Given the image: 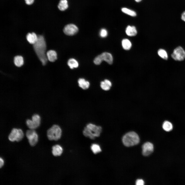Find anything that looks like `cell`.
<instances>
[{
    "label": "cell",
    "mask_w": 185,
    "mask_h": 185,
    "mask_svg": "<svg viewBox=\"0 0 185 185\" xmlns=\"http://www.w3.org/2000/svg\"><path fill=\"white\" fill-rule=\"evenodd\" d=\"M34 49L43 65L47 63L48 59L45 54L46 45L45 39L42 35H38V40L33 44Z\"/></svg>",
    "instance_id": "cell-1"
},
{
    "label": "cell",
    "mask_w": 185,
    "mask_h": 185,
    "mask_svg": "<svg viewBox=\"0 0 185 185\" xmlns=\"http://www.w3.org/2000/svg\"><path fill=\"white\" fill-rule=\"evenodd\" d=\"M102 128L91 123L87 124L83 131L84 135L90 139H94L96 137L100 136L102 131Z\"/></svg>",
    "instance_id": "cell-2"
},
{
    "label": "cell",
    "mask_w": 185,
    "mask_h": 185,
    "mask_svg": "<svg viewBox=\"0 0 185 185\" xmlns=\"http://www.w3.org/2000/svg\"><path fill=\"white\" fill-rule=\"evenodd\" d=\"M122 141L125 146L130 147L138 144L140 142V138L136 133L132 131L125 134L122 138Z\"/></svg>",
    "instance_id": "cell-3"
},
{
    "label": "cell",
    "mask_w": 185,
    "mask_h": 185,
    "mask_svg": "<svg viewBox=\"0 0 185 185\" xmlns=\"http://www.w3.org/2000/svg\"><path fill=\"white\" fill-rule=\"evenodd\" d=\"M62 134V130L58 125H54L47 131V136L50 140L57 141L60 139Z\"/></svg>",
    "instance_id": "cell-4"
},
{
    "label": "cell",
    "mask_w": 185,
    "mask_h": 185,
    "mask_svg": "<svg viewBox=\"0 0 185 185\" xmlns=\"http://www.w3.org/2000/svg\"><path fill=\"white\" fill-rule=\"evenodd\" d=\"M24 136V134L22 131L20 129L13 128L9 134L8 138L11 142L20 141Z\"/></svg>",
    "instance_id": "cell-5"
},
{
    "label": "cell",
    "mask_w": 185,
    "mask_h": 185,
    "mask_svg": "<svg viewBox=\"0 0 185 185\" xmlns=\"http://www.w3.org/2000/svg\"><path fill=\"white\" fill-rule=\"evenodd\" d=\"M41 118L38 114L33 115L32 117V120L27 119L26 123L28 127L31 129H34L39 126L40 123Z\"/></svg>",
    "instance_id": "cell-6"
},
{
    "label": "cell",
    "mask_w": 185,
    "mask_h": 185,
    "mask_svg": "<svg viewBox=\"0 0 185 185\" xmlns=\"http://www.w3.org/2000/svg\"><path fill=\"white\" fill-rule=\"evenodd\" d=\"M26 135L30 145L32 146L35 145L38 141V134L35 131L31 129L27 130Z\"/></svg>",
    "instance_id": "cell-7"
},
{
    "label": "cell",
    "mask_w": 185,
    "mask_h": 185,
    "mask_svg": "<svg viewBox=\"0 0 185 185\" xmlns=\"http://www.w3.org/2000/svg\"><path fill=\"white\" fill-rule=\"evenodd\" d=\"M171 57L175 60L181 61L185 58V51L181 47H178L174 50Z\"/></svg>",
    "instance_id": "cell-8"
},
{
    "label": "cell",
    "mask_w": 185,
    "mask_h": 185,
    "mask_svg": "<svg viewBox=\"0 0 185 185\" xmlns=\"http://www.w3.org/2000/svg\"><path fill=\"white\" fill-rule=\"evenodd\" d=\"M77 26L74 24H70L66 25L63 29L64 33L69 36H72L75 34L78 31Z\"/></svg>",
    "instance_id": "cell-9"
},
{
    "label": "cell",
    "mask_w": 185,
    "mask_h": 185,
    "mask_svg": "<svg viewBox=\"0 0 185 185\" xmlns=\"http://www.w3.org/2000/svg\"><path fill=\"white\" fill-rule=\"evenodd\" d=\"M142 153L145 156H147L152 153L154 150L153 144L150 142L144 143L142 146Z\"/></svg>",
    "instance_id": "cell-10"
},
{
    "label": "cell",
    "mask_w": 185,
    "mask_h": 185,
    "mask_svg": "<svg viewBox=\"0 0 185 185\" xmlns=\"http://www.w3.org/2000/svg\"><path fill=\"white\" fill-rule=\"evenodd\" d=\"M103 61H104L109 64H112L113 62V58L112 55L108 52H104L100 54Z\"/></svg>",
    "instance_id": "cell-11"
},
{
    "label": "cell",
    "mask_w": 185,
    "mask_h": 185,
    "mask_svg": "<svg viewBox=\"0 0 185 185\" xmlns=\"http://www.w3.org/2000/svg\"><path fill=\"white\" fill-rule=\"evenodd\" d=\"M46 54L48 59L50 62H54L57 59V53L54 50H49L47 51Z\"/></svg>",
    "instance_id": "cell-12"
},
{
    "label": "cell",
    "mask_w": 185,
    "mask_h": 185,
    "mask_svg": "<svg viewBox=\"0 0 185 185\" xmlns=\"http://www.w3.org/2000/svg\"><path fill=\"white\" fill-rule=\"evenodd\" d=\"M27 41L30 44H34L38 40V36L34 32L28 33L26 36Z\"/></svg>",
    "instance_id": "cell-13"
},
{
    "label": "cell",
    "mask_w": 185,
    "mask_h": 185,
    "mask_svg": "<svg viewBox=\"0 0 185 185\" xmlns=\"http://www.w3.org/2000/svg\"><path fill=\"white\" fill-rule=\"evenodd\" d=\"M63 152L62 147L59 145H56L52 147V152L54 156H60Z\"/></svg>",
    "instance_id": "cell-14"
},
{
    "label": "cell",
    "mask_w": 185,
    "mask_h": 185,
    "mask_svg": "<svg viewBox=\"0 0 185 185\" xmlns=\"http://www.w3.org/2000/svg\"><path fill=\"white\" fill-rule=\"evenodd\" d=\"M126 33L127 35L129 36H134L137 34L136 27L134 26H128L126 28Z\"/></svg>",
    "instance_id": "cell-15"
},
{
    "label": "cell",
    "mask_w": 185,
    "mask_h": 185,
    "mask_svg": "<svg viewBox=\"0 0 185 185\" xmlns=\"http://www.w3.org/2000/svg\"><path fill=\"white\" fill-rule=\"evenodd\" d=\"M79 86L83 89L85 90L88 89L90 85L89 81L85 80L83 78H80L78 80Z\"/></svg>",
    "instance_id": "cell-16"
},
{
    "label": "cell",
    "mask_w": 185,
    "mask_h": 185,
    "mask_svg": "<svg viewBox=\"0 0 185 185\" xmlns=\"http://www.w3.org/2000/svg\"><path fill=\"white\" fill-rule=\"evenodd\" d=\"M111 82L109 80L106 79L100 82V87L103 90H108L110 89L112 86Z\"/></svg>",
    "instance_id": "cell-17"
},
{
    "label": "cell",
    "mask_w": 185,
    "mask_h": 185,
    "mask_svg": "<svg viewBox=\"0 0 185 185\" xmlns=\"http://www.w3.org/2000/svg\"><path fill=\"white\" fill-rule=\"evenodd\" d=\"M14 62L15 65L18 67H20L24 63L23 57L21 55H17L14 58Z\"/></svg>",
    "instance_id": "cell-18"
},
{
    "label": "cell",
    "mask_w": 185,
    "mask_h": 185,
    "mask_svg": "<svg viewBox=\"0 0 185 185\" xmlns=\"http://www.w3.org/2000/svg\"><path fill=\"white\" fill-rule=\"evenodd\" d=\"M163 129L165 131L170 132L171 131L173 128L172 124L170 122L168 121H165L162 125Z\"/></svg>",
    "instance_id": "cell-19"
},
{
    "label": "cell",
    "mask_w": 185,
    "mask_h": 185,
    "mask_svg": "<svg viewBox=\"0 0 185 185\" xmlns=\"http://www.w3.org/2000/svg\"><path fill=\"white\" fill-rule=\"evenodd\" d=\"M68 4L67 0H61L58 5V7L60 10L64 11L68 7Z\"/></svg>",
    "instance_id": "cell-20"
},
{
    "label": "cell",
    "mask_w": 185,
    "mask_h": 185,
    "mask_svg": "<svg viewBox=\"0 0 185 185\" xmlns=\"http://www.w3.org/2000/svg\"><path fill=\"white\" fill-rule=\"evenodd\" d=\"M67 64L70 68L71 69L77 68L79 65L77 61L72 58H70L68 60Z\"/></svg>",
    "instance_id": "cell-21"
},
{
    "label": "cell",
    "mask_w": 185,
    "mask_h": 185,
    "mask_svg": "<svg viewBox=\"0 0 185 185\" xmlns=\"http://www.w3.org/2000/svg\"><path fill=\"white\" fill-rule=\"evenodd\" d=\"M122 45L123 49L125 50H129L132 46L130 41L127 39H124L122 41Z\"/></svg>",
    "instance_id": "cell-22"
},
{
    "label": "cell",
    "mask_w": 185,
    "mask_h": 185,
    "mask_svg": "<svg viewBox=\"0 0 185 185\" xmlns=\"http://www.w3.org/2000/svg\"><path fill=\"white\" fill-rule=\"evenodd\" d=\"M121 10L123 12L130 16H136V14L135 11L128 8L123 7Z\"/></svg>",
    "instance_id": "cell-23"
},
{
    "label": "cell",
    "mask_w": 185,
    "mask_h": 185,
    "mask_svg": "<svg viewBox=\"0 0 185 185\" xmlns=\"http://www.w3.org/2000/svg\"><path fill=\"white\" fill-rule=\"evenodd\" d=\"M158 55L163 59L167 60L168 59V55L166 51L163 49H160L158 51Z\"/></svg>",
    "instance_id": "cell-24"
},
{
    "label": "cell",
    "mask_w": 185,
    "mask_h": 185,
    "mask_svg": "<svg viewBox=\"0 0 185 185\" xmlns=\"http://www.w3.org/2000/svg\"><path fill=\"white\" fill-rule=\"evenodd\" d=\"M91 148L95 154H97L101 151V149L100 146L97 144H92L91 146Z\"/></svg>",
    "instance_id": "cell-25"
},
{
    "label": "cell",
    "mask_w": 185,
    "mask_h": 185,
    "mask_svg": "<svg viewBox=\"0 0 185 185\" xmlns=\"http://www.w3.org/2000/svg\"><path fill=\"white\" fill-rule=\"evenodd\" d=\"M102 61L100 55L96 57L94 60V63L97 65L100 64Z\"/></svg>",
    "instance_id": "cell-26"
},
{
    "label": "cell",
    "mask_w": 185,
    "mask_h": 185,
    "mask_svg": "<svg viewBox=\"0 0 185 185\" xmlns=\"http://www.w3.org/2000/svg\"><path fill=\"white\" fill-rule=\"evenodd\" d=\"M107 32L106 29H102L100 31L99 34L101 37L105 38L107 36Z\"/></svg>",
    "instance_id": "cell-27"
},
{
    "label": "cell",
    "mask_w": 185,
    "mask_h": 185,
    "mask_svg": "<svg viewBox=\"0 0 185 185\" xmlns=\"http://www.w3.org/2000/svg\"><path fill=\"white\" fill-rule=\"evenodd\" d=\"M144 181L141 179H137L136 182V185H143L144 184Z\"/></svg>",
    "instance_id": "cell-28"
},
{
    "label": "cell",
    "mask_w": 185,
    "mask_h": 185,
    "mask_svg": "<svg viewBox=\"0 0 185 185\" xmlns=\"http://www.w3.org/2000/svg\"><path fill=\"white\" fill-rule=\"evenodd\" d=\"M26 3L28 5H31L34 2V0H24Z\"/></svg>",
    "instance_id": "cell-29"
},
{
    "label": "cell",
    "mask_w": 185,
    "mask_h": 185,
    "mask_svg": "<svg viewBox=\"0 0 185 185\" xmlns=\"http://www.w3.org/2000/svg\"><path fill=\"white\" fill-rule=\"evenodd\" d=\"M181 18L183 21L185 22V11L183 12L182 14Z\"/></svg>",
    "instance_id": "cell-30"
},
{
    "label": "cell",
    "mask_w": 185,
    "mask_h": 185,
    "mask_svg": "<svg viewBox=\"0 0 185 185\" xmlns=\"http://www.w3.org/2000/svg\"><path fill=\"white\" fill-rule=\"evenodd\" d=\"M0 167L1 168L4 164V161L1 158H0Z\"/></svg>",
    "instance_id": "cell-31"
},
{
    "label": "cell",
    "mask_w": 185,
    "mask_h": 185,
    "mask_svg": "<svg viewBox=\"0 0 185 185\" xmlns=\"http://www.w3.org/2000/svg\"><path fill=\"white\" fill-rule=\"evenodd\" d=\"M136 2H140L142 0H135Z\"/></svg>",
    "instance_id": "cell-32"
}]
</instances>
